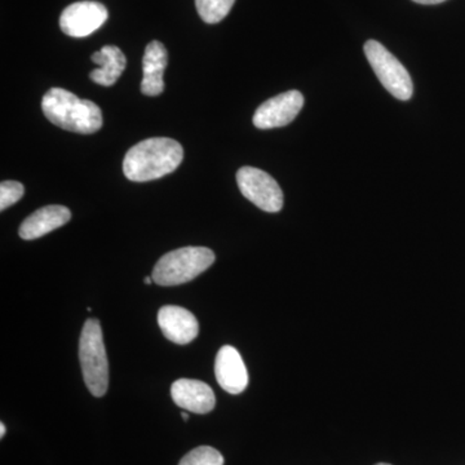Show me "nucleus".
<instances>
[{
	"label": "nucleus",
	"instance_id": "f257e3e1",
	"mask_svg": "<svg viewBox=\"0 0 465 465\" xmlns=\"http://www.w3.org/2000/svg\"><path fill=\"white\" fill-rule=\"evenodd\" d=\"M183 159L182 143L168 137H153L128 150L124 161V173L131 182H152L173 173L182 164Z\"/></svg>",
	"mask_w": 465,
	"mask_h": 465
},
{
	"label": "nucleus",
	"instance_id": "f03ea898",
	"mask_svg": "<svg viewBox=\"0 0 465 465\" xmlns=\"http://www.w3.org/2000/svg\"><path fill=\"white\" fill-rule=\"evenodd\" d=\"M42 109L51 124L70 133L91 134L103 127V114L96 104L63 88H51L43 97Z\"/></svg>",
	"mask_w": 465,
	"mask_h": 465
},
{
	"label": "nucleus",
	"instance_id": "7ed1b4c3",
	"mask_svg": "<svg viewBox=\"0 0 465 465\" xmlns=\"http://www.w3.org/2000/svg\"><path fill=\"white\" fill-rule=\"evenodd\" d=\"M215 262V253L207 247H183L158 260L153 281L158 286H179L191 282Z\"/></svg>",
	"mask_w": 465,
	"mask_h": 465
},
{
	"label": "nucleus",
	"instance_id": "20e7f679",
	"mask_svg": "<svg viewBox=\"0 0 465 465\" xmlns=\"http://www.w3.org/2000/svg\"><path fill=\"white\" fill-rule=\"evenodd\" d=\"M79 360L85 387L94 397H103L109 387V362L97 320L85 321L79 341Z\"/></svg>",
	"mask_w": 465,
	"mask_h": 465
},
{
	"label": "nucleus",
	"instance_id": "39448f33",
	"mask_svg": "<svg viewBox=\"0 0 465 465\" xmlns=\"http://www.w3.org/2000/svg\"><path fill=\"white\" fill-rule=\"evenodd\" d=\"M365 54L379 81L391 96L401 101L411 99L414 85L406 67L381 43L367 41Z\"/></svg>",
	"mask_w": 465,
	"mask_h": 465
},
{
	"label": "nucleus",
	"instance_id": "423d86ee",
	"mask_svg": "<svg viewBox=\"0 0 465 465\" xmlns=\"http://www.w3.org/2000/svg\"><path fill=\"white\" fill-rule=\"evenodd\" d=\"M238 188L244 198L265 213H278L283 207V193L271 174L255 167H242L237 173Z\"/></svg>",
	"mask_w": 465,
	"mask_h": 465
},
{
	"label": "nucleus",
	"instance_id": "0eeeda50",
	"mask_svg": "<svg viewBox=\"0 0 465 465\" xmlns=\"http://www.w3.org/2000/svg\"><path fill=\"white\" fill-rule=\"evenodd\" d=\"M108 16V9L99 2H76L64 9L60 16V27L72 38H84L99 30Z\"/></svg>",
	"mask_w": 465,
	"mask_h": 465
},
{
	"label": "nucleus",
	"instance_id": "6e6552de",
	"mask_svg": "<svg viewBox=\"0 0 465 465\" xmlns=\"http://www.w3.org/2000/svg\"><path fill=\"white\" fill-rule=\"evenodd\" d=\"M304 106V96L299 91H287L266 100L253 115V124L260 130L284 127L298 116Z\"/></svg>",
	"mask_w": 465,
	"mask_h": 465
},
{
	"label": "nucleus",
	"instance_id": "1a4fd4ad",
	"mask_svg": "<svg viewBox=\"0 0 465 465\" xmlns=\"http://www.w3.org/2000/svg\"><path fill=\"white\" fill-rule=\"evenodd\" d=\"M158 324L163 335L174 344H189L200 332V324L194 314L176 305L159 309Z\"/></svg>",
	"mask_w": 465,
	"mask_h": 465
},
{
	"label": "nucleus",
	"instance_id": "9d476101",
	"mask_svg": "<svg viewBox=\"0 0 465 465\" xmlns=\"http://www.w3.org/2000/svg\"><path fill=\"white\" fill-rule=\"evenodd\" d=\"M173 402L193 414H208L215 409V393L210 385L192 379H179L171 387Z\"/></svg>",
	"mask_w": 465,
	"mask_h": 465
},
{
	"label": "nucleus",
	"instance_id": "9b49d317",
	"mask_svg": "<svg viewBox=\"0 0 465 465\" xmlns=\"http://www.w3.org/2000/svg\"><path fill=\"white\" fill-rule=\"evenodd\" d=\"M215 376L223 390L240 394L249 385V372L237 349L225 345L216 356Z\"/></svg>",
	"mask_w": 465,
	"mask_h": 465
},
{
	"label": "nucleus",
	"instance_id": "f8f14e48",
	"mask_svg": "<svg viewBox=\"0 0 465 465\" xmlns=\"http://www.w3.org/2000/svg\"><path fill=\"white\" fill-rule=\"evenodd\" d=\"M70 219H72V213L69 208L51 204V206L39 208L32 215L26 217L18 229V234L23 240H38L43 235L67 224Z\"/></svg>",
	"mask_w": 465,
	"mask_h": 465
},
{
	"label": "nucleus",
	"instance_id": "ddd939ff",
	"mask_svg": "<svg viewBox=\"0 0 465 465\" xmlns=\"http://www.w3.org/2000/svg\"><path fill=\"white\" fill-rule=\"evenodd\" d=\"M168 54L163 43L150 42L143 57L142 92L146 96H159L164 91L163 74Z\"/></svg>",
	"mask_w": 465,
	"mask_h": 465
},
{
	"label": "nucleus",
	"instance_id": "4468645a",
	"mask_svg": "<svg viewBox=\"0 0 465 465\" xmlns=\"http://www.w3.org/2000/svg\"><path fill=\"white\" fill-rule=\"evenodd\" d=\"M91 60L100 67L92 70L90 78L94 84L105 85V87L115 84L127 65L124 52L115 45H105L101 48V51L94 52Z\"/></svg>",
	"mask_w": 465,
	"mask_h": 465
},
{
	"label": "nucleus",
	"instance_id": "2eb2a0df",
	"mask_svg": "<svg viewBox=\"0 0 465 465\" xmlns=\"http://www.w3.org/2000/svg\"><path fill=\"white\" fill-rule=\"evenodd\" d=\"M235 0H195L198 15L204 23L217 24L228 16Z\"/></svg>",
	"mask_w": 465,
	"mask_h": 465
},
{
	"label": "nucleus",
	"instance_id": "dca6fc26",
	"mask_svg": "<svg viewBox=\"0 0 465 465\" xmlns=\"http://www.w3.org/2000/svg\"><path fill=\"white\" fill-rule=\"evenodd\" d=\"M179 465H224V458L216 449L201 446L188 452Z\"/></svg>",
	"mask_w": 465,
	"mask_h": 465
},
{
	"label": "nucleus",
	"instance_id": "f3484780",
	"mask_svg": "<svg viewBox=\"0 0 465 465\" xmlns=\"http://www.w3.org/2000/svg\"><path fill=\"white\" fill-rule=\"evenodd\" d=\"M25 189L24 185L18 182H3L0 183V210L5 211V208L11 207L23 198Z\"/></svg>",
	"mask_w": 465,
	"mask_h": 465
},
{
	"label": "nucleus",
	"instance_id": "a211bd4d",
	"mask_svg": "<svg viewBox=\"0 0 465 465\" xmlns=\"http://www.w3.org/2000/svg\"><path fill=\"white\" fill-rule=\"evenodd\" d=\"M412 2L419 3V5H440V3L446 2V0H412Z\"/></svg>",
	"mask_w": 465,
	"mask_h": 465
},
{
	"label": "nucleus",
	"instance_id": "6ab92c4d",
	"mask_svg": "<svg viewBox=\"0 0 465 465\" xmlns=\"http://www.w3.org/2000/svg\"><path fill=\"white\" fill-rule=\"evenodd\" d=\"M5 430H5V425L3 423H0V437H2V439H3V437H5Z\"/></svg>",
	"mask_w": 465,
	"mask_h": 465
},
{
	"label": "nucleus",
	"instance_id": "aec40b11",
	"mask_svg": "<svg viewBox=\"0 0 465 465\" xmlns=\"http://www.w3.org/2000/svg\"><path fill=\"white\" fill-rule=\"evenodd\" d=\"M153 282H154V281H153V278H150V277L143 278V283L152 284Z\"/></svg>",
	"mask_w": 465,
	"mask_h": 465
},
{
	"label": "nucleus",
	"instance_id": "412c9836",
	"mask_svg": "<svg viewBox=\"0 0 465 465\" xmlns=\"http://www.w3.org/2000/svg\"><path fill=\"white\" fill-rule=\"evenodd\" d=\"M182 416H183V420H185V421L188 420V419H189L188 412H183Z\"/></svg>",
	"mask_w": 465,
	"mask_h": 465
},
{
	"label": "nucleus",
	"instance_id": "4be33fe9",
	"mask_svg": "<svg viewBox=\"0 0 465 465\" xmlns=\"http://www.w3.org/2000/svg\"><path fill=\"white\" fill-rule=\"evenodd\" d=\"M376 465H391V464L381 463V464H376Z\"/></svg>",
	"mask_w": 465,
	"mask_h": 465
}]
</instances>
